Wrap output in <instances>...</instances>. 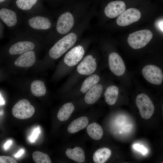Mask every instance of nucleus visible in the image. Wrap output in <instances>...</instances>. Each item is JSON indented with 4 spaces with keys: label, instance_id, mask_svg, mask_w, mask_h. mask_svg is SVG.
I'll return each mask as SVG.
<instances>
[{
    "label": "nucleus",
    "instance_id": "obj_29",
    "mask_svg": "<svg viewBox=\"0 0 163 163\" xmlns=\"http://www.w3.org/2000/svg\"><path fill=\"white\" fill-rule=\"evenodd\" d=\"M40 132V130L39 128H37L35 129L30 137V140L32 142H34Z\"/></svg>",
    "mask_w": 163,
    "mask_h": 163
},
{
    "label": "nucleus",
    "instance_id": "obj_3",
    "mask_svg": "<svg viewBox=\"0 0 163 163\" xmlns=\"http://www.w3.org/2000/svg\"><path fill=\"white\" fill-rule=\"evenodd\" d=\"M23 14L17 9L3 7L0 9L1 21L14 34L20 30L23 23Z\"/></svg>",
    "mask_w": 163,
    "mask_h": 163
},
{
    "label": "nucleus",
    "instance_id": "obj_10",
    "mask_svg": "<svg viewBox=\"0 0 163 163\" xmlns=\"http://www.w3.org/2000/svg\"><path fill=\"white\" fill-rule=\"evenodd\" d=\"M140 11L135 8H130L125 11L117 19V24L121 26H125L138 21L140 18Z\"/></svg>",
    "mask_w": 163,
    "mask_h": 163
},
{
    "label": "nucleus",
    "instance_id": "obj_12",
    "mask_svg": "<svg viewBox=\"0 0 163 163\" xmlns=\"http://www.w3.org/2000/svg\"><path fill=\"white\" fill-rule=\"evenodd\" d=\"M85 53L83 47L78 45L72 48L65 55L63 59L64 63L69 66L77 64L82 59Z\"/></svg>",
    "mask_w": 163,
    "mask_h": 163
},
{
    "label": "nucleus",
    "instance_id": "obj_32",
    "mask_svg": "<svg viewBox=\"0 0 163 163\" xmlns=\"http://www.w3.org/2000/svg\"><path fill=\"white\" fill-rule=\"evenodd\" d=\"M159 28L163 31V21H161L158 24Z\"/></svg>",
    "mask_w": 163,
    "mask_h": 163
},
{
    "label": "nucleus",
    "instance_id": "obj_19",
    "mask_svg": "<svg viewBox=\"0 0 163 163\" xmlns=\"http://www.w3.org/2000/svg\"><path fill=\"white\" fill-rule=\"evenodd\" d=\"M66 155L68 158L78 163L85 162V152L83 149L80 147H76L73 149H67Z\"/></svg>",
    "mask_w": 163,
    "mask_h": 163
},
{
    "label": "nucleus",
    "instance_id": "obj_14",
    "mask_svg": "<svg viewBox=\"0 0 163 163\" xmlns=\"http://www.w3.org/2000/svg\"><path fill=\"white\" fill-rule=\"evenodd\" d=\"M126 9L125 3L121 1H116L109 3L105 7L104 12L110 18H114L120 15Z\"/></svg>",
    "mask_w": 163,
    "mask_h": 163
},
{
    "label": "nucleus",
    "instance_id": "obj_24",
    "mask_svg": "<svg viewBox=\"0 0 163 163\" xmlns=\"http://www.w3.org/2000/svg\"><path fill=\"white\" fill-rule=\"evenodd\" d=\"M30 91L32 94L36 97L44 96L46 92V89L44 82L40 80L33 81L30 85Z\"/></svg>",
    "mask_w": 163,
    "mask_h": 163
},
{
    "label": "nucleus",
    "instance_id": "obj_17",
    "mask_svg": "<svg viewBox=\"0 0 163 163\" xmlns=\"http://www.w3.org/2000/svg\"><path fill=\"white\" fill-rule=\"evenodd\" d=\"M103 88L100 84H97L89 90L86 93L85 100L88 104L95 103L100 98L102 91Z\"/></svg>",
    "mask_w": 163,
    "mask_h": 163
},
{
    "label": "nucleus",
    "instance_id": "obj_27",
    "mask_svg": "<svg viewBox=\"0 0 163 163\" xmlns=\"http://www.w3.org/2000/svg\"><path fill=\"white\" fill-rule=\"evenodd\" d=\"M0 163H17L16 161L13 158L8 156H0Z\"/></svg>",
    "mask_w": 163,
    "mask_h": 163
},
{
    "label": "nucleus",
    "instance_id": "obj_25",
    "mask_svg": "<svg viewBox=\"0 0 163 163\" xmlns=\"http://www.w3.org/2000/svg\"><path fill=\"white\" fill-rule=\"evenodd\" d=\"M100 80L99 76L96 74L91 75L87 78L83 82L80 91L85 93L92 87L95 85Z\"/></svg>",
    "mask_w": 163,
    "mask_h": 163
},
{
    "label": "nucleus",
    "instance_id": "obj_15",
    "mask_svg": "<svg viewBox=\"0 0 163 163\" xmlns=\"http://www.w3.org/2000/svg\"><path fill=\"white\" fill-rule=\"evenodd\" d=\"M36 59L35 53L33 50H31L20 55L15 61L14 64L19 67H30L34 64Z\"/></svg>",
    "mask_w": 163,
    "mask_h": 163
},
{
    "label": "nucleus",
    "instance_id": "obj_28",
    "mask_svg": "<svg viewBox=\"0 0 163 163\" xmlns=\"http://www.w3.org/2000/svg\"><path fill=\"white\" fill-rule=\"evenodd\" d=\"M133 148L136 150L141 153L143 155L146 154L148 152V150L139 144H134Z\"/></svg>",
    "mask_w": 163,
    "mask_h": 163
},
{
    "label": "nucleus",
    "instance_id": "obj_2",
    "mask_svg": "<svg viewBox=\"0 0 163 163\" xmlns=\"http://www.w3.org/2000/svg\"><path fill=\"white\" fill-rule=\"evenodd\" d=\"M23 24L25 30L43 38L50 32L53 27L49 14H25Z\"/></svg>",
    "mask_w": 163,
    "mask_h": 163
},
{
    "label": "nucleus",
    "instance_id": "obj_21",
    "mask_svg": "<svg viewBox=\"0 0 163 163\" xmlns=\"http://www.w3.org/2000/svg\"><path fill=\"white\" fill-rule=\"evenodd\" d=\"M74 110V107L72 103H68L63 105L59 109L57 118L60 121H64L68 119Z\"/></svg>",
    "mask_w": 163,
    "mask_h": 163
},
{
    "label": "nucleus",
    "instance_id": "obj_1",
    "mask_svg": "<svg viewBox=\"0 0 163 163\" xmlns=\"http://www.w3.org/2000/svg\"><path fill=\"white\" fill-rule=\"evenodd\" d=\"M14 35L12 37L13 44L8 50V53L11 55H21L33 50L35 48L37 42L44 41L43 37L25 29L20 30Z\"/></svg>",
    "mask_w": 163,
    "mask_h": 163
},
{
    "label": "nucleus",
    "instance_id": "obj_11",
    "mask_svg": "<svg viewBox=\"0 0 163 163\" xmlns=\"http://www.w3.org/2000/svg\"><path fill=\"white\" fill-rule=\"evenodd\" d=\"M108 63L111 71L115 75L120 76L125 71L126 67L123 59L117 53L112 52L109 56Z\"/></svg>",
    "mask_w": 163,
    "mask_h": 163
},
{
    "label": "nucleus",
    "instance_id": "obj_16",
    "mask_svg": "<svg viewBox=\"0 0 163 163\" xmlns=\"http://www.w3.org/2000/svg\"><path fill=\"white\" fill-rule=\"evenodd\" d=\"M38 1V0H16V8L24 14H37L34 7Z\"/></svg>",
    "mask_w": 163,
    "mask_h": 163
},
{
    "label": "nucleus",
    "instance_id": "obj_6",
    "mask_svg": "<svg viewBox=\"0 0 163 163\" xmlns=\"http://www.w3.org/2000/svg\"><path fill=\"white\" fill-rule=\"evenodd\" d=\"M136 103L142 118L148 119L152 117L154 111V106L148 96L144 93L139 94L136 97Z\"/></svg>",
    "mask_w": 163,
    "mask_h": 163
},
{
    "label": "nucleus",
    "instance_id": "obj_23",
    "mask_svg": "<svg viewBox=\"0 0 163 163\" xmlns=\"http://www.w3.org/2000/svg\"><path fill=\"white\" fill-rule=\"evenodd\" d=\"M118 92V89L117 86L111 85L108 87L104 93L106 102L110 105L115 104L117 99Z\"/></svg>",
    "mask_w": 163,
    "mask_h": 163
},
{
    "label": "nucleus",
    "instance_id": "obj_18",
    "mask_svg": "<svg viewBox=\"0 0 163 163\" xmlns=\"http://www.w3.org/2000/svg\"><path fill=\"white\" fill-rule=\"evenodd\" d=\"M88 119L85 116L80 117L72 121L68 127L69 133H74L85 128L88 123Z\"/></svg>",
    "mask_w": 163,
    "mask_h": 163
},
{
    "label": "nucleus",
    "instance_id": "obj_31",
    "mask_svg": "<svg viewBox=\"0 0 163 163\" xmlns=\"http://www.w3.org/2000/svg\"><path fill=\"white\" fill-rule=\"evenodd\" d=\"M24 152V150L23 149H21L15 155V156L16 157H19L23 154Z\"/></svg>",
    "mask_w": 163,
    "mask_h": 163
},
{
    "label": "nucleus",
    "instance_id": "obj_26",
    "mask_svg": "<svg viewBox=\"0 0 163 163\" xmlns=\"http://www.w3.org/2000/svg\"><path fill=\"white\" fill-rule=\"evenodd\" d=\"M32 158L36 163H51V161L48 155L39 151L34 152L32 154Z\"/></svg>",
    "mask_w": 163,
    "mask_h": 163
},
{
    "label": "nucleus",
    "instance_id": "obj_34",
    "mask_svg": "<svg viewBox=\"0 0 163 163\" xmlns=\"http://www.w3.org/2000/svg\"><path fill=\"white\" fill-rule=\"evenodd\" d=\"M7 0H0V4L6 1Z\"/></svg>",
    "mask_w": 163,
    "mask_h": 163
},
{
    "label": "nucleus",
    "instance_id": "obj_22",
    "mask_svg": "<svg viewBox=\"0 0 163 163\" xmlns=\"http://www.w3.org/2000/svg\"><path fill=\"white\" fill-rule=\"evenodd\" d=\"M87 131L88 135L95 140L100 139L103 135V131L102 127L95 123L89 124L87 126Z\"/></svg>",
    "mask_w": 163,
    "mask_h": 163
},
{
    "label": "nucleus",
    "instance_id": "obj_13",
    "mask_svg": "<svg viewBox=\"0 0 163 163\" xmlns=\"http://www.w3.org/2000/svg\"><path fill=\"white\" fill-rule=\"evenodd\" d=\"M96 67L95 59L92 56L88 55L85 56L78 66L77 70L80 74L89 75L95 71Z\"/></svg>",
    "mask_w": 163,
    "mask_h": 163
},
{
    "label": "nucleus",
    "instance_id": "obj_4",
    "mask_svg": "<svg viewBox=\"0 0 163 163\" xmlns=\"http://www.w3.org/2000/svg\"><path fill=\"white\" fill-rule=\"evenodd\" d=\"M77 40V36L73 33L66 35L58 40L50 49L49 56L53 59H58L74 44Z\"/></svg>",
    "mask_w": 163,
    "mask_h": 163
},
{
    "label": "nucleus",
    "instance_id": "obj_7",
    "mask_svg": "<svg viewBox=\"0 0 163 163\" xmlns=\"http://www.w3.org/2000/svg\"><path fill=\"white\" fill-rule=\"evenodd\" d=\"M35 111L34 106L26 99H23L18 102L12 109V114L14 117L23 120L31 117Z\"/></svg>",
    "mask_w": 163,
    "mask_h": 163
},
{
    "label": "nucleus",
    "instance_id": "obj_8",
    "mask_svg": "<svg viewBox=\"0 0 163 163\" xmlns=\"http://www.w3.org/2000/svg\"><path fill=\"white\" fill-rule=\"evenodd\" d=\"M142 73L145 78L152 84L159 85L162 82L163 75L162 71L155 65L145 66L142 69Z\"/></svg>",
    "mask_w": 163,
    "mask_h": 163
},
{
    "label": "nucleus",
    "instance_id": "obj_20",
    "mask_svg": "<svg viewBox=\"0 0 163 163\" xmlns=\"http://www.w3.org/2000/svg\"><path fill=\"white\" fill-rule=\"evenodd\" d=\"M111 150L106 148H102L96 151L94 153L93 158L95 163H104L110 157Z\"/></svg>",
    "mask_w": 163,
    "mask_h": 163
},
{
    "label": "nucleus",
    "instance_id": "obj_33",
    "mask_svg": "<svg viewBox=\"0 0 163 163\" xmlns=\"http://www.w3.org/2000/svg\"><path fill=\"white\" fill-rule=\"evenodd\" d=\"M4 104V101L3 98L0 96V105Z\"/></svg>",
    "mask_w": 163,
    "mask_h": 163
},
{
    "label": "nucleus",
    "instance_id": "obj_30",
    "mask_svg": "<svg viewBox=\"0 0 163 163\" xmlns=\"http://www.w3.org/2000/svg\"><path fill=\"white\" fill-rule=\"evenodd\" d=\"M12 142L11 140L8 141L4 145V147L6 149H7L11 144Z\"/></svg>",
    "mask_w": 163,
    "mask_h": 163
},
{
    "label": "nucleus",
    "instance_id": "obj_9",
    "mask_svg": "<svg viewBox=\"0 0 163 163\" xmlns=\"http://www.w3.org/2000/svg\"><path fill=\"white\" fill-rule=\"evenodd\" d=\"M74 24L72 14L69 12L62 14L58 18L56 27V32L59 34L65 35L71 30Z\"/></svg>",
    "mask_w": 163,
    "mask_h": 163
},
{
    "label": "nucleus",
    "instance_id": "obj_5",
    "mask_svg": "<svg viewBox=\"0 0 163 163\" xmlns=\"http://www.w3.org/2000/svg\"><path fill=\"white\" fill-rule=\"evenodd\" d=\"M152 36V33L150 30H141L129 34L127 41L133 48L139 49L145 46L151 40Z\"/></svg>",
    "mask_w": 163,
    "mask_h": 163
}]
</instances>
